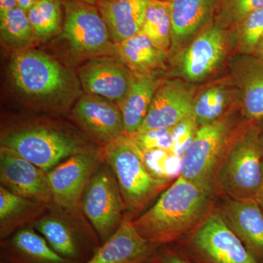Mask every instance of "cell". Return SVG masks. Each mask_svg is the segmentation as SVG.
<instances>
[{
	"mask_svg": "<svg viewBox=\"0 0 263 263\" xmlns=\"http://www.w3.org/2000/svg\"><path fill=\"white\" fill-rule=\"evenodd\" d=\"M215 196L179 176L153 206L132 221L151 245H175L191 235L216 208Z\"/></svg>",
	"mask_w": 263,
	"mask_h": 263,
	"instance_id": "cell-1",
	"label": "cell"
},
{
	"mask_svg": "<svg viewBox=\"0 0 263 263\" xmlns=\"http://www.w3.org/2000/svg\"><path fill=\"white\" fill-rule=\"evenodd\" d=\"M250 124L235 127L224 116L212 124L199 127L181 157L180 176L215 195L214 186L221 164L237 138Z\"/></svg>",
	"mask_w": 263,
	"mask_h": 263,
	"instance_id": "cell-2",
	"label": "cell"
},
{
	"mask_svg": "<svg viewBox=\"0 0 263 263\" xmlns=\"http://www.w3.org/2000/svg\"><path fill=\"white\" fill-rule=\"evenodd\" d=\"M103 155L117 178L128 212H140L172 183L151 174L143 152L127 135L105 144Z\"/></svg>",
	"mask_w": 263,
	"mask_h": 263,
	"instance_id": "cell-3",
	"label": "cell"
},
{
	"mask_svg": "<svg viewBox=\"0 0 263 263\" xmlns=\"http://www.w3.org/2000/svg\"><path fill=\"white\" fill-rule=\"evenodd\" d=\"M263 145L257 124H250L233 143L219 170L215 195L254 198L262 175Z\"/></svg>",
	"mask_w": 263,
	"mask_h": 263,
	"instance_id": "cell-4",
	"label": "cell"
},
{
	"mask_svg": "<svg viewBox=\"0 0 263 263\" xmlns=\"http://www.w3.org/2000/svg\"><path fill=\"white\" fill-rule=\"evenodd\" d=\"M1 148L48 173L62 161L89 152L80 139L60 129L37 126L10 132L1 138Z\"/></svg>",
	"mask_w": 263,
	"mask_h": 263,
	"instance_id": "cell-5",
	"label": "cell"
},
{
	"mask_svg": "<svg viewBox=\"0 0 263 263\" xmlns=\"http://www.w3.org/2000/svg\"><path fill=\"white\" fill-rule=\"evenodd\" d=\"M173 246L195 263H259L227 226L217 206L191 235Z\"/></svg>",
	"mask_w": 263,
	"mask_h": 263,
	"instance_id": "cell-6",
	"label": "cell"
},
{
	"mask_svg": "<svg viewBox=\"0 0 263 263\" xmlns=\"http://www.w3.org/2000/svg\"><path fill=\"white\" fill-rule=\"evenodd\" d=\"M9 71L19 92L37 101L62 97L71 84L70 76L60 63L36 50L15 52L10 59Z\"/></svg>",
	"mask_w": 263,
	"mask_h": 263,
	"instance_id": "cell-7",
	"label": "cell"
},
{
	"mask_svg": "<svg viewBox=\"0 0 263 263\" xmlns=\"http://www.w3.org/2000/svg\"><path fill=\"white\" fill-rule=\"evenodd\" d=\"M82 209L102 243L122 224L125 205L117 178L108 164L97 170L90 179L83 194Z\"/></svg>",
	"mask_w": 263,
	"mask_h": 263,
	"instance_id": "cell-8",
	"label": "cell"
},
{
	"mask_svg": "<svg viewBox=\"0 0 263 263\" xmlns=\"http://www.w3.org/2000/svg\"><path fill=\"white\" fill-rule=\"evenodd\" d=\"M62 37L78 56L98 57L114 50L108 27L98 10L82 0L65 3Z\"/></svg>",
	"mask_w": 263,
	"mask_h": 263,
	"instance_id": "cell-9",
	"label": "cell"
},
{
	"mask_svg": "<svg viewBox=\"0 0 263 263\" xmlns=\"http://www.w3.org/2000/svg\"><path fill=\"white\" fill-rule=\"evenodd\" d=\"M98 164V155L87 152L69 157L49 171L48 176L53 203L62 209H73Z\"/></svg>",
	"mask_w": 263,
	"mask_h": 263,
	"instance_id": "cell-10",
	"label": "cell"
},
{
	"mask_svg": "<svg viewBox=\"0 0 263 263\" xmlns=\"http://www.w3.org/2000/svg\"><path fill=\"white\" fill-rule=\"evenodd\" d=\"M0 180L3 186L24 198L53 202L48 173L3 148L0 149Z\"/></svg>",
	"mask_w": 263,
	"mask_h": 263,
	"instance_id": "cell-11",
	"label": "cell"
},
{
	"mask_svg": "<svg viewBox=\"0 0 263 263\" xmlns=\"http://www.w3.org/2000/svg\"><path fill=\"white\" fill-rule=\"evenodd\" d=\"M224 200L217 210L227 226L259 263H263V212L255 198Z\"/></svg>",
	"mask_w": 263,
	"mask_h": 263,
	"instance_id": "cell-12",
	"label": "cell"
},
{
	"mask_svg": "<svg viewBox=\"0 0 263 263\" xmlns=\"http://www.w3.org/2000/svg\"><path fill=\"white\" fill-rule=\"evenodd\" d=\"M193 93L179 81H166L156 91L138 133L172 128L193 116Z\"/></svg>",
	"mask_w": 263,
	"mask_h": 263,
	"instance_id": "cell-13",
	"label": "cell"
},
{
	"mask_svg": "<svg viewBox=\"0 0 263 263\" xmlns=\"http://www.w3.org/2000/svg\"><path fill=\"white\" fill-rule=\"evenodd\" d=\"M86 94L98 95L119 105L124 101L134 73L124 64L107 59H93L79 70Z\"/></svg>",
	"mask_w": 263,
	"mask_h": 263,
	"instance_id": "cell-14",
	"label": "cell"
},
{
	"mask_svg": "<svg viewBox=\"0 0 263 263\" xmlns=\"http://www.w3.org/2000/svg\"><path fill=\"white\" fill-rule=\"evenodd\" d=\"M159 249L138 233L131 220L124 219L114 234L86 263L151 262L157 257Z\"/></svg>",
	"mask_w": 263,
	"mask_h": 263,
	"instance_id": "cell-15",
	"label": "cell"
},
{
	"mask_svg": "<svg viewBox=\"0 0 263 263\" xmlns=\"http://www.w3.org/2000/svg\"><path fill=\"white\" fill-rule=\"evenodd\" d=\"M72 114L85 130L105 144L125 134L120 108L102 97L84 95L76 103Z\"/></svg>",
	"mask_w": 263,
	"mask_h": 263,
	"instance_id": "cell-16",
	"label": "cell"
},
{
	"mask_svg": "<svg viewBox=\"0 0 263 263\" xmlns=\"http://www.w3.org/2000/svg\"><path fill=\"white\" fill-rule=\"evenodd\" d=\"M148 0H99L111 41L119 44L141 32Z\"/></svg>",
	"mask_w": 263,
	"mask_h": 263,
	"instance_id": "cell-17",
	"label": "cell"
},
{
	"mask_svg": "<svg viewBox=\"0 0 263 263\" xmlns=\"http://www.w3.org/2000/svg\"><path fill=\"white\" fill-rule=\"evenodd\" d=\"M224 48V34L220 28L214 26L207 29L186 50L181 64L183 75L191 81L204 79L220 62Z\"/></svg>",
	"mask_w": 263,
	"mask_h": 263,
	"instance_id": "cell-18",
	"label": "cell"
},
{
	"mask_svg": "<svg viewBox=\"0 0 263 263\" xmlns=\"http://www.w3.org/2000/svg\"><path fill=\"white\" fill-rule=\"evenodd\" d=\"M6 263H74L59 255L34 230H18L3 246Z\"/></svg>",
	"mask_w": 263,
	"mask_h": 263,
	"instance_id": "cell-19",
	"label": "cell"
},
{
	"mask_svg": "<svg viewBox=\"0 0 263 263\" xmlns=\"http://www.w3.org/2000/svg\"><path fill=\"white\" fill-rule=\"evenodd\" d=\"M159 86L160 83L153 73H134L127 96L119 105L127 136L138 133Z\"/></svg>",
	"mask_w": 263,
	"mask_h": 263,
	"instance_id": "cell-20",
	"label": "cell"
},
{
	"mask_svg": "<svg viewBox=\"0 0 263 263\" xmlns=\"http://www.w3.org/2000/svg\"><path fill=\"white\" fill-rule=\"evenodd\" d=\"M116 46L121 62L136 74L153 73L163 67L167 58V52L157 47L141 32Z\"/></svg>",
	"mask_w": 263,
	"mask_h": 263,
	"instance_id": "cell-21",
	"label": "cell"
},
{
	"mask_svg": "<svg viewBox=\"0 0 263 263\" xmlns=\"http://www.w3.org/2000/svg\"><path fill=\"white\" fill-rule=\"evenodd\" d=\"M218 0H171V39L179 43L197 32L211 16Z\"/></svg>",
	"mask_w": 263,
	"mask_h": 263,
	"instance_id": "cell-22",
	"label": "cell"
},
{
	"mask_svg": "<svg viewBox=\"0 0 263 263\" xmlns=\"http://www.w3.org/2000/svg\"><path fill=\"white\" fill-rule=\"evenodd\" d=\"M34 228L59 255L71 262L79 263L87 252L80 235L59 218H43L34 223Z\"/></svg>",
	"mask_w": 263,
	"mask_h": 263,
	"instance_id": "cell-23",
	"label": "cell"
},
{
	"mask_svg": "<svg viewBox=\"0 0 263 263\" xmlns=\"http://www.w3.org/2000/svg\"><path fill=\"white\" fill-rule=\"evenodd\" d=\"M0 31L5 46L15 52L28 50L38 41L27 12L17 6L0 13Z\"/></svg>",
	"mask_w": 263,
	"mask_h": 263,
	"instance_id": "cell-24",
	"label": "cell"
},
{
	"mask_svg": "<svg viewBox=\"0 0 263 263\" xmlns=\"http://www.w3.org/2000/svg\"><path fill=\"white\" fill-rule=\"evenodd\" d=\"M242 81L243 114L249 122L257 124L263 118V59L247 63Z\"/></svg>",
	"mask_w": 263,
	"mask_h": 263,
	"instance_id": "cell-25",
	"label": "cell"
},
{
	"mask_svg": "<svg viewBox=\"0 0 263 263\" xmlns=\"http://www.w3.org/2000/svg\"><path fill=\"white\" fill-rule=\"evenodd\" d=\"M157 47L167 52L171 42V3L148 0L141 30Z\"/></svg>",
	"mask_w": 263,
	"mask_h": 263,
	"instance_id": "cell-26",
	"label": "cell"
},
{
	"mask_svg": "<svg viewBox=\"0 0 263 263\" xmlns=\"http://www.w3.org/2000/svg\"><path fill=\"white\" fill-rule=\"evenodd\" d=\"M29 22L40 41H45L58 32L61 25V8L59 0H39L27 12Z\"/></svg>",
	"mask_w": 263,
	"mask_h": 263,
	"instance_id": "cell-27",
	"label": "cell"
},
{
	"mask_svg": "<svg viewBox=\"0 0 263 263\" xmlns=\"http://www.w3.org/2000/svg\"><path fill=\"white\" fill-rule=\"evenodd\" d=\"M226 92L220 86H213L202 91L194 100L193 116L198 127L212 124L224 117Z\"/></svg>",
	"mask_w": 263,
	"mask_h": 263,
	"instance_id": "cell-28",
	"label": "cell"
},
{
	"mask_svg": "<svg viewBox=\"0 0 263 263\" xmlns=\"http://www.w3.org/2000/svg\"><path fill=\"white\" fill-rule=\"evenodd\" d=\"M143 157L147 169L157 179L171 182L181 175V157L171 151H149L143 153Z\"/></svg>",
	"mask_w": 263,
	"mask_h": 263,
	"instance_id": "cell-29",
	"label": "cell"
},
{
	"mask_svg": "<svg viewBox=\"0 0 263 263\" xmlns=\"http://www.w3.org/2000/svg\"><path fill=\"white\" fill-rule=\"evenodd\" d=\"M262 7L263 0H221L219 18L224 23L238 24Z\"/></svg>",
	"mask_w": 263,
	"mask_h": 263,
	"instance_id": "cell-30",
	"label": "cell"
},
{
	"mask_svg": "<svg viewBox=\"0 0 263 263\" xmlns=\"http://www.w3.org/2000/svg\"><path fill=\"white\" fill-rule=\"evenodd\" d=\"M34 205V201L12 193L5 186L0 187V221L1 229L6 223Z\"/></svg>",
	"mask_w": 263,
	"mask_h": 263,
	"instance_id": "cell-31",
	"label": "cell"
},
{
	"mask_svg": "<svg viewBox=\"0 0 263 263\" xmlns=\"http://www.w3.org/2000/svg\"><path fill=\"white\" fill-rule=\"evenodd\" d=\"M129 137L143 153L155 149L170 150L172 152V128L137 133Z\"/></svg>",
	"mask_w": 263,
	"mask_h": 263,
	"instance_id": "cell-32",
	"label": "cell"
},
{
	"mask_svg": "<svg viewBox=\"0 0 263 263\" xmlns=\"http://www.w3.org/2000/svg\"><path fill=\"white\" fill-rule=\"evenodd\" d=\"M238 24L243 47L256 50L263 37V7L252 12Z\"/></svg>",
	"mask_w": 263,
	"mask_h": 263,
	"instance_id": "cell-33",
	"label": "cell"
},
{
	"mask_svg": "<svg viewBox=\"0 0 263 263\" xmlns=\"http://www.w3.org/2000/svg\"><path fill=\"white\" fill-rule=\"evenodd\" d=\"M198 127L193 116L185 118L172 127V152L182 157L185 151L193 142Z\"/></svg>",
	"mask_w": 263,
	"mask_h": 263,
	"instance_id": "cell-34",
	"label": "cell"
},
{
	"mask_svg": "<svg viewBox=\"0 0 263 263\" xmlns=\"http://www.w3.org/2000/svg\"><path fill=\"white\" fill-rule=\"evenodd\" d=\"M155 261L156 263H195L173 245L160 247Z\"/></svg>",
	"mask_w": 263,
	"mask_h": 263,
	"instance_id": "cell-35",
	"label": "cell"
},
{
	"mask_svg": "<svg viewBox=\"0 0 263 263\" xmlns=\"http://www.w3.org/2000/svg\"><path fill=\"white\" fill-rule=\"evenodd\" d=\"M38 1L39 0H16V6L27 13Z\"/></svg>",
	"mask_w": 263,
	"mask_h": 263,
	"instance_id": "cell-36",
	"label": "cell"
},
{
	"mask_svg": "<svg viewBox=\"0 0 263 263\" xmlns=\"http://www.w3.org/2000/svg\"><path fill=\"white\" fill-rule=\"evenodd\" d=\"M16 7V0H0V13Z\"/></svg>",
	"mask_w": 263,
	"mask_h": 263,
	"instance_id": "cell-37",
	"label": "cell"
},
{
	"mask_svg": "<svg viewBox=\"0 0 263 263\" xmlns=\"http://www.w3.org/2000/svg\"><path fill=\"white\" fill-rule=\"evenodd\" d=\"M254 198H255V200H257V202H258L259 206L261 207L263 212V164L262 180H261V183L260 185H259L258 192H257V195H256Z\"/></svg>",
	"mask_w": 263,
	"mask_h": 263,
	"instance_id": "cell-38",
	"label": "cell"
},
{
	"mask_svg": "<svg viewBox=\"0 0 263 263\" xmlns=\"http://www.w3.org/2000/svg\"><path fill=\"white\" fill-rule=\"evenodd\" d=\"M256 51H257V56H258L259 58L263 59V37L262 40H261L258 46L256 48Z\"/></svg>",
	"mask_w": 263,
	"mask_h": 263,
	"instance_id": "cell-39",
	"label": "cell"
},
{
	"mask_svg": "<svg viewBox=\"0 0 263 263\" xmlns=\"http://www.w3.org/2000/svg\"><path fill=\"white\" fill-rule=\"evenodd\" d=\"M257 124L259 128V136H260L261 141H262L263 145V118L258 123H257Z\"/></svg>",
	"mask_w": 263,
	"mask_h": 263,
	"instance_id": "cell-40",
	"label": "cell"
},
{
	"mask_svg": "<svg viewBox=\"0 0 263 263\" xmlns=\"http://www.w3.org/2000/svg\"><path fill=\"white\" fill-rule=\"evenodd\" d=\"M82 1L88 3V4L94 5L96 4L97 3H98L99 0H82Z\"/></svg>",
	"mask_w": 263,
	"mask_h": 263,
	"instance_id": "cell-41",
	"label": "cell"
},
{
	"mask_svg": "<svg viewBox=\"0 0 263 263\" xmlns=\"http://www.w3.org/2000/svg\"><path fill=\"white\" fill-rule=\"evenodd\" d=\"M147 263H156V261H155V260H154L153 262H147Z\"/></svg>",
	"mask_w": 263,
	"mask_h": 263,
	"instance_id": "cell-42",
	"label": "cell"
},
{
	"mask_svg": "<svg viewBox=\"0 0 263 263\" xmlns=\"http://www.w3.org/2000/svg\"><path fill=\"white\" fill-rule=\"evenodd\" d=\"M165 1L171 2V0H165Z\"/></svg>",
	"mask_w": 263,
	"mask_h": 263,
	"instance_id": "cell-43",
	"label": "cell"
},
{
	"mask_svg": "<svg viewBox=\"0 0 263 263\" xmlns=\"http://www.w3.org/2000/svg\"><path fill=\"white\" fill-rule=\"evenodd\" d=\"M2 263H6V262H2Z\"/></svg>",
	"mask_w": 263,
	"mask_h": 263,
	"instance_id": "cell-44",
	"label": "cell"
}]
</instances>
